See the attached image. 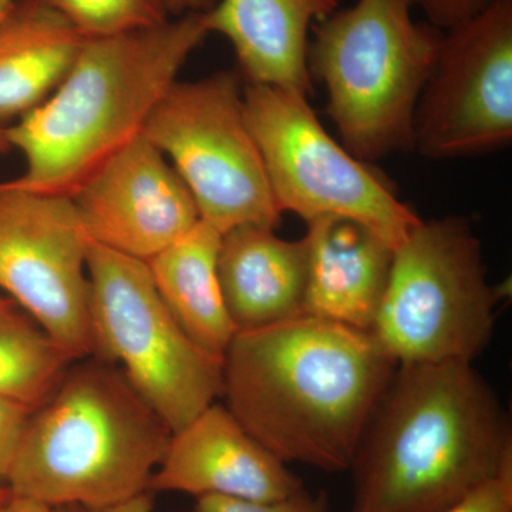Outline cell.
<instances>
[{"label": "cell", "instance_id": "obj_4", "mask_svg": "<svg viewBox=\"0 0 512 512\" xmlns=\"http://www.w3.org/2000/svg\"><path fill=\"white\" fill-rule=\"evenodd\" d=\"M171 434L119 367L73 360L30 413L9 491L52 508L114 507L148 493Z\"/></svg>", "mask_w": 512, "mask_h": 512}, {"label": "cell", "instance_id": "obj_7", "mask_svg": "<svg viewBox=\"0 0 512 512\" xmlns=\"http://www.w3.org/2000/svg\"><path fill=\"white\" fill-rule=\"evenodd\" d=\"M92 356L119 367L175 433L218 397L224 357L185 333L158 293L147 262L89 241Z\"/></svg>", "mask_w": 512, "mask_h": 512}, {"label": "cell", "instance_id": "obj_27", "mask_svg": "<svg viewBox=\"0 0 512 512\" xmlns=\"http://www.w3.org/2000/svg\"><path fill=\"white\" fill-rule=\"evenodd\" d=\"M89 512H153V501L148 493H144L114 507Z\"/></svg>", "mask_w": 512, "mask_h": 512}, {"label": "cell", "instance_id": "obj_3", "mask_svg": "<svg viewBox=\"0 0 512 512\" xmlns=\"http://www.w3.org/2000/svg\"><path fill=\"white\" fill-rule=\"evenodd\" d=\"M211 35L207 13L157 28L84 39L59 87L8 126L10 146L25 158L16 190L72 198L111 157L143 134L191 53Z\"/></svg>", "mask_w": 512, "mask_h": 512}, {"label": "cell", "instance_id": "obj_22", "mask_svg": "<svg viewBox=\"0 0 512 512\" xmlns=\"http://www.w3.org/2000/svg\"><path fill=\"white\" fill-rule=\"evenodd\" d=\"M33 409L0 396V485L8 487V478L18 454Z\"/></svg>", "mask_w": 512, "mask_h": 512}, {"label": "cell", "instance_id": "obj_25", "mask_svg": "<svg viewBox=\"0 0 512 512\" xmlns=\"http://www.w3.org/2000/svg\"><path fill=\"white\" fill-rule=\"evenodd\" d=\"M217 0H164L165 8L171 18L190 15V13H207L214 8Z\"/></svg>", "mask_w": 512, "mask_h": 512}, {"label": "cell", "instance_id": "obj_17", "mask_svg": "<svg viewBox=\"0 0 512 512\" xmlns=\"http://www.w3.org/2000/svg\"><path fill=\"white\" fill-rule=\"evenodd\" d=\"M84 37L43 0H15L0 20V124L47 100L70 72Z\"/></svg>", "mask_w": 512, "mask_h": 512}, {"label": "cell", "instance_id": "obj_19", "mask_svg": "<svg viewBox=\"0 0 512 512\" xmlns=\"http://www.w3.org/2000/svg\"><path fill=\"white\" fill-rule=\"evenodd\" d=\"M72 362L15 302L0 298V396L36 409Z\"/></svg>", "mask_w": 512, "mask_h": 512}, {"label": "cell", "instance_id": "obj_14", "mask_svg": "<svg viewBox=\"0 0 512 512\" xmlns=\"http://www.w3.org/2000/svg\"><path fill=\"white\" fill-rule=\"evenodd\" d=\"M340 0H217L207 12L210 33L231 43L248 84L312 92L309 32L339 9Z\"/></svg>", "mask_w": 512, "mask_h": 512}, {"label": "cell", "instance_id": "obj_2", "mask_svg": "<svg viewBox=\"0 0 512 512\" xmlns=\"http://www.w3.org/2000/svg\"><path fill=\"white\" fill-rule=\"evenodd\" d=\"M508 468L510 417L473 363L397 365L350 467L353 512H439Z\"/></svg>", "mask_w": 512, "mask_h": 512}, {"label": "cell", "instance_id": "obj_11", "mask_svg": "<svg viewBox=\"0 0 512 512\" xmlns=\"http://www.w3.org/2000/svg\"><path fill=\"white\" fill-rule=\"evenodd\" d=\"M512 140V0L443 32L414 114V151L430 160L493 153Z\"/></svg>", "mask_w": 512, "mask_h": 512}, {"label": "cell", "instance_id": "obj_6", "mask_svg": "<svg viewBox=\"0 0 512 512\" xmlns=\"http://www.w3.org/2000/svg\"><path fill=\"white\" fill-rule=\"evenodd\" d=\"M505 295L488 282L470 221L421 220L394 249L370 332L397 365L473 363L493 336Z\"/></svg>", "mask_w": 512, "mask_h": 512}, {"label": "cell", "instance_id": "obj_23", "mask_svg": "<svg viewBox=\"0 0 512 512\" xmlns=\"http://www.w3.org/2000/svg\"><path fill=\"white\" fill-rule=\"evenodd\" d=\"M439 512H512V468Z\"/></svg>", "mask_w": 512, "mask_h": 512}, {"label": "cell", "instance_id": "obj_8", "mask_svg": "<svg viewBox=\"0 0 512 512\" xmlns=\"http://www.w3.org/2000/svg\"><path fill=\"white\" fill-rule=\"evenodd\" d=\"M244 111L282 215L346 218L393 249L421 221L383 174L326 133L305 94L247 83Z\"/></svg>", "mask_w": 512, "mask_h": 512}, {"label": "cell", "instance_id": "obj_28", "mask_svg": "<svg viewBox=\"0 0 512 512\" xmlns=\"http://www.w3.org/2000/svg\"><path fill=\"white\" fill-rule=\"evenodd\" d=\"M12 148L8 137V127L0 124V154L6 153V151Z\"/></svg>", "mask_w": 512, "mask_h": 512}, {"label": "cell", "instance_id": "obj_10", "mask_svg": "<svg viewBox=\"0 0 512 512\" xmlns=\"http://www.w3.org/2000/svg\"><path fill=\"white\" fill-rule=\"evenodd\" d=\"M89 241L72 198L0 183V289L73 360L93 353Z\"/></svg>", "mask_w": 512, "mask_h": 512}, {"label": "cell", "instance_id": "obj_20", "mask_svg": "<svg viewBox=\"0 0 512 512\" xmlns=\"http://www.w3.org/2000/svg\"><path fill=\"white\" fill-rule=\"evenodd\" d=\"M84 39L157 28L171 19L164 0H43Z\"/></svg>", "mask_w": 512, "mask_h": 512}, {"label": "cell", "instance_id": "obj_29", "mask_svg": "<svg viewBox=\"0 0 512 512\" xmlns=\"http://www.w3.org/2000/svg\"><path fill=\"white\" fill-rule=\"evenodd\" d=\"M15 0H0V20L5 18L8 15L10 8H12Z\"/></svg>", "mask_w": 512, "mask_h": 512}, {"label": "cell", "instance_id": "obj_21", "mask_svg": "<svg viewBox=\"0 0 512 512\" xmlns=\"http://www.w3.org/2000/svg\"><path fill=\"white\" fill-rule=\"evenodd\" d=\"M194 512H328V498L323 491L313 494L305 487L298 493L274 501L208 495L197 498Z\"/></svg>", "mask_w": 512, "mask_h": 512}, {"label": "cell", "instance_id": "obj_31", "mask_svg": "<svg viewBox=\"0 0 512 512\" xmlns=\"http://www.w3.org/2000/svg\"><path fill=\"white\" fill-rule=\"evenodd\" d=\"M10 495V491L8 487H5V485H0V505L5 503L6 498H8Z\"/></svg>", "mask_w": 512, "mask_h": 512}, {"label": "cell", "instance_id": "obj_18", "mask_svg": "<svg viewBox=\"0 0 512 512\" xmlns=\"http://www.w3.org/2000/svg\"><path fill=\"white\" fill-rule=\"evenodd\" d=\"M221 238L220 231L200 220L147 265L158 293L185 333L202 349L224 357L237 329L218 279Z\"/></svg>", "mask_w": 512, "mask_h": 512}, {"label": "cell", "instance_id": "obj_15", "mask_svg": "<svg viewBox=\"0 0 512 512\" xmlns=\"http://www.w3.org/2000/svg\"><path fill=\"white\" fill-rule=\"evenodd\" d=\"M308 281L303 313L372 330L394 249L346 218L308 222Z\"/></svg>", "mask_w": 512, "mask_h": 512}, {"label": "cell", "instance_id": "obj_9", "mask_svg": "<svg viewBox=\"0 0 512 512\" xmlns=\"http://www.w3.org/2000/svg\"><path fill=\"white\" fill-rule=\"evenodd\" d=\"M143 134L180 175L205 224L222 235L242 225L275 229L281 224L282 212L245 117L239 74L175 82Z\"/></svg>", "mask_w": 512, "mask_h": 512}, {"label": "cell", "instance_id": "obj_24", "mask_svg": "<svg viewBox=\"0 0 512 512\" xmlns=\"http://www.w3.org/2000/svg\"><path fill=\"white\" fill-rule=\"evenodd\" d=\"M495 2L497 0H414V8L424 13L427 23L446 32L476 18Z\"/></svg>", "mask_w": 512, "mask_h": 512}, {"label": "cell", "instance_id": "obj_30", "mask_svg": "<svg viewBox=\"0 0 512 512\" xmlns=\"http://www.w3.org/2000/svg\"><path fill=\"white\" fill-rule=\"evenodd\" d=\"M55 512H89L84 510L82 507H76V505H69V507L53 508Z\"/></svg>", "mask_w": 512, "mask_h": 512}, {"label": "cell", "instance_id": "obj_26", "mask_svg": "<svg viewBox=\"0 0 512 512\" xmlns=\"http://www.w3.org/2000/svg\"><path fill=\"white\" fill-rule=\"evenodd\" d=\"M0 512H55V510L33 498L10 493L5 503L0 505Z\"/></svg>", "mask_w": 512, "mask_h": 512}, {"label": "cell", "instance_id": "obj_16", "mask_svg": "<svg viewBox=\"0 0 512 512\" xmlns=\"http://www.w3.org/2000/svg\"><path fill=\"white\" fill-rule=\"evenodd\" d=\"M218 279L237 333L295 318L305 303L308 242L261 225L231 229L221 238Z\"/></svg>", "mask_w": 512, "mask_h": 512}, {"label": "cell", "instance_id": "obj_12", "mask_svg": "<svg viewBox=\"0 0 512 512\" xmlns=\"http://www.w3.org/2000/svg\"><path fill=\"white\" fill-rule=\"evenodd\" d=\"M72 200L90 241L144 262L200 222L184 181L144 134L111 157Z\"/></svg>", "mask_w": 512, "mask_h": 512}, {"label": "cell", "instance_id": "obj_1", "mask_svg": "<svg viewBox=\"0 0 512 512\" xmlns=\"http://www.w3.org/2000/svg\"><path fill=\"white\" fill-rule=\"evenodd\" d=\"M396 367L369 330L302 313L234 336L221 397L285 464L340 473Z\"/></svg>", "mask_w": 512, "mask_h": 512}, {"label": "cell", "instance_id": "obj_13", "mask_svg": "<svg viewBox=\"0 0 512 512\" xmlns=\"http://www.w3.org/2000/svg\"><path fill=\"white\" fill-rule=\"evenodd\" d=\"M301 478L242 427L227 407L212 403L171 434L148 491L195 498L282 500L302 490Z\"/></svg>", "mask_w": 512, "mask_h": 512}, {"label": "cell", "instance_id": "obj_5", "mask_svg": "<svg viewBox=\"0 0 512 512\" xmlns=\"http://www.w3.org/2000/svg\"><path fill=\"white\" fill-rule=\"evenodd\" d=\"M414 0H357L316 23L308 69L328 92L343 147L373 163L414 148V114L443 32L416 22Z\"/></svg>", "mask_w": 512, "mask_h": 512}]
</instances>
